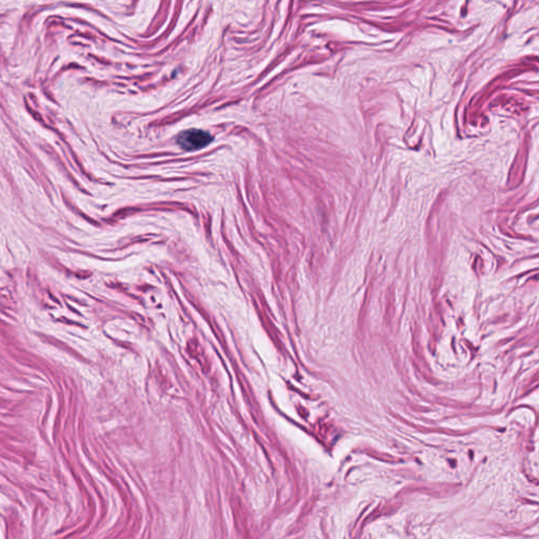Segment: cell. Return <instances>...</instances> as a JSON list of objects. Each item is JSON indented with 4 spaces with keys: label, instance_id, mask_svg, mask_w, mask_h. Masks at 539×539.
Segmentation results:
<instances>
[{
    "label": "cell",
    "instance_id": "obj_1",
    "mask_svg": "<svg viewBox=\"0 0 539 539\" xmlns=\"http://www.w3.org/2000/svg\"><path fill=\"white\" fill-rule=\"evenodd\" d=\"M213 136L207 131L200 130V129H190V130L184 131L177 137V143L182 150L196 151L208 146L209 143L212 142Z\"/></svg>",
    "mask_w": 539,
    "mask_h": 539
}]
</instances>
